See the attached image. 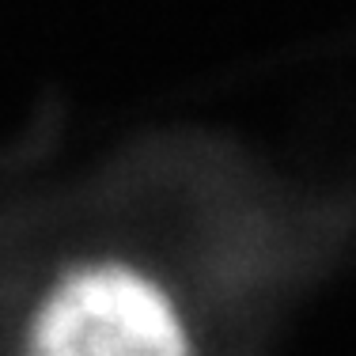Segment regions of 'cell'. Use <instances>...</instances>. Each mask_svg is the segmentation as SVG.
<instances>
[{
	"label": "cell",
	"instance_id": "cell-1",
	"mask_svg": "<svg viewBox=\"0 0 356 356\" xmlns=\"http://www.w3.org/2000/svg\"><path fill=\"white\" fill-rule=\"evenodd\" d=\"M23 356H193L175 300L125 261H80L31 307Z\"/></svg>",
	"mask_w": 356,
	"mask_h": 356
}]
</instances>
